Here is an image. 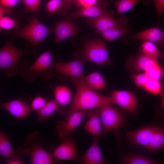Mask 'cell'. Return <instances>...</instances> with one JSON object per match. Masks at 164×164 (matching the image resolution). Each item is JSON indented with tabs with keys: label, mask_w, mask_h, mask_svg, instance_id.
Wrapping results in <instances>:
<instances>
[{
	"label": "cell",
	"mask_w": 164,
	"mask_h": 164,
	"mask_svg": "<svg viewBox=\"0 0 164 164\" xmlns=\"http://www.w3.org/2000/svg\"><path fill=\"white\" fill-rule=\"evenodd\" d=\"M56 159L64 160H76L78 155L74 141L67 138L58 146L53 153Z\"/></svg>",
	"instance_id": "5bb4252c"
},
{
	"label": "cell",
	"mask_w": 164,
	"mask_h": 164,
	"mask_svg": "<svg viewBox=\"0 0 164 164\" xmlns=\"http://www.w3.org/2000/svg\"><path fill=\"white\" fill-rule=\"evenodd\" d=\"M87 22L93 28L101 32L117 26L121 25L120 21L114 19L110 15L90 18Z\"/></svg>",
	"instance_id": "d6986e66"
},
{
	"label": "cell",
	"mask_w": 164,
	"mask_h": 164,
	"mask_svg": "<svg viewBox=\"0 0 164 164\" xmlns=\"http://www.w3.org/2000/svg\"><path fill=\"white\" fill-rule=\"evenodd\" d=\"M130 38L151 42L162 47L164 45V33L158 27L150 28L135 33Z\"/></svg>",
	"instance_id": "ac0fdd59"
},
{
	"label": "cell",
	"mask_w": 164,
	"mask_h": 164,
	"mask_svg": "<svg viewBox=\"0 0 164 164\" xmlns=\"http://www.w3.org/2000/svg\"><path fill=\"white\" fill-rule=\"evenodd\" d=\"M158 63L157 60L142 53L135 56H131L125 63L126 68L133 74L144 72Z\"/></svg>",
	"instance_id": "8fae6325"
},
{
	"label": "cell",
	"mask_w": 164,
	"mask_h": 164,
	"mask_svg": "<svg viewBox=\"0 0 164 164\" xmlns=\"http://www.w3.org/2000/svg\"><path fill=\"white\" fill-rule=\"evenodd\" d=\"M141 0H116L115 4L117 15L126 13L131 9Z\"/></svg>",
	"instance_id": "f546056e"
},
{
	"label": "cell",
	"mask_w": 164,
	"mask_h": 164,
	"mask_svg": "<svg viewBox=\"0 0 164 164\" xmlns=\"http://www.w3.org/2000/svg\"><path fill=\"white\" fill-rule=\"evenodd\" d=\"M125 164H157L160 162L140 154H133L125 156L122 160Z\"/></svg>",
	"instance_id": "484cf974"
},
{
	"label": "cell",
	"mask_w": 164,
	"mask_h": 164,
	"mask_svg": "<svg viewBox=\"0 0 164 164\" xmlns=\"http://www.w3.org/2000/svg\"><path fill=\"white\" fill-rule=\"evenodd\" d=\"M112 104L118 105L122 108L133 116L136 114L138 99L131 91L114 90L110 93Z\"/></svg>",
	"instance_id": "ba28073f"
},
{
	"label": "cell",
	"mask_w": 164,
	"mask_h": 164,
	"mask_svg": "<svg viewBox=\"0 0 164 164\" xmlns=\"http://www.w3.org/2000/svg\"><path fill=\"white\" fill-rule=\"evenodd\" d=\"M164 146V131L159 127L155 126L150 142L146 148L149 152H155L162 149Z\"/></svg>",
	"instance_id": "7402d4cb"
},
{
	"label": "cell",
	"mask_w": 164,
	"mask_h": 164,
	"mask_svg": "<svg viewBox=\"0 0 164 164\" xmlns=\"http://www.w3.org/2000/svg\"><path fill=\"white\" fill-rule=\"evenodd\" d=\"M144 72L149 77L159 80H160L163 74L162 69L159 63Z\"/></svg>",
	"instance_id": "d6a6232c"
},
{
	"label": "cell",
	"mask_w": 164,
	"mask_h": 164,
	"mask_svg": "<svg viewBox=\"0 0 164 164\" xmlns=\"http://www.w3.org/2000/svg\"><path fill=\"white\" fill-rule=\"evenodd\" d=\"M83 75L79 80H72L76 87L74 97L67 109V114L72 112L99 108L104 104H112L110 97L96 92L85 82Z\"/></svg>",
	"instance_id": "6da1fadb"
},
{
	"label": "cell",
	"mask_w": 164,
	"mask_h": 164,
	"mask_svg": "<svg viewBox=\"0 0 164 164\" xmlns=\"http://www.w3.org/2000/svg\"><path fill=\"white\" fill-rule=\"evenodd\" d=\"M11 11V8L4 7L0 4V18L5 14L10 13Z\"/></svg>",
	"instance_id": "60d3db41"
},
{
	"label": "cell",
	"mask_w": 164,
	"mask_h": 164,
	"mask_svg": "<svg viewBox=\"0 0 164 164\" xmlns=\"http://www.w3.org/2000/svg\"><path fill=\"white\" fill-rule=\"evenodd\" d=\"M46 100L40 96H37L32 100L31 103V108L36 111L41 109L46 104Z\"/></svg>",
	"instance_id": "d590c367"
},
{
	"label": "cell",
	"mask_w": 164,
	"mask_h": 164,
	"mask_svg": "<svg viewBox=\"0 0 164 164\" xmlns=\"http://www.w3.org/2000/svg\"><path fill=\"white\" fill-rule=\"evenodd\" d=\"M0 107L17 119H21L29 115L32 109L23 100L17 99L6 102H0Z\"/></svg>",
	"instance_id": "7c38bea8"
},
{
	"label": "cell",
	"mask_w": 164,
	"mask_h": 164,
	"mask_svg": "<svg viewBox=\"0 0 164 164\" xmlns=\"http://www.w3.org/2000/svg\"><path fill=\"white\" fill-rule=\"evenodd\" d=\"M15 153L7 137L0 130V156L9 158L15 156Z\"/></svg>",
	"instance_id": "83f0119b"
},
{
	"label": "cell",
	"mask_w": 164,
	"mask_h": 164,
	"mask_svg": "<svg viewBox=\"0 0 164 164\" xmlns=\"http://www.w3.org/2000/svg\"><path fill=\"white\" fill-rule=\"evenodd\" d=\"M129 30L121 25L117 26L102 32L103 38L108 41H112L127 35Z\"/></svg>",
	"instance_id": "d4e9b609"
},
{
	"label": "cell",
	"mask_w": 164,
	"mask_h": 164,
	"mask_svg": "<svg viewBox=\"0 0 164 164\" xmlns=\"http://www.w3.org/2000/svg\"><path fill=\"white\" fill-rule=\"evenodd\" d=\"M68 1L72 3V2H76V1H77V0H67Z\"/></svg>",
	"instance_id": "b9f144b4"
},
{
	"label": "cell",
	"mask_w": 164,
	"mask_h": 164,
	"mask_svg": "<svg viewBox=\"0 0 164 164\" xmlns=\"http://www.w3.org/2000/svg\"><path fill=\"white\" fill-rule=\"evenodd\" d=\"M19 24L13 19L4 15L0 18V29H18Z\"/></svg>",
	"instance_id": "1f68e13d"
},
{
	"label": "cell",
	"mask_w": 164,
	"mask_h": 164,
	"mask_svg": "<svg viewBox=\"0 0 164 164\" xmlns=\"http://www.w3.org/2000/svg\"><path fill=\"white\" fill-rule=\"evenodd\" d=\"M83 57L86 61L101 66L112 64L107 44L100 40H92L87 42L83 47Z\"/></svg>",
	"instance_id": "277c9868"
},
{
	"label": "cell",
	"mask_w": 164,
	"mask_h": 164,
	"mask_svg": "<svg viewBox=\"0 0 164 164\" xmlns=\"http://www.w3.org/2000/svg\"><path fill=\"white\" fill-rule=\"evenodd\" d=\"M85 82L95 90L107 89L105 81L101 75L98 72H94L84 77Z\"/></svg>",
	"instance_id": "cb8c5ba5"
},
{
	"label": "cell",
	"mask_w": 164,
	"mask_h": 164,
	"mask_svg": "<svg viewBox=\"0 0 164 164\" xmlns=\"http://www.w3.org/2000/svg\"><path fill=\"white\" fill-rule=\"evenodd\" d=\"M72 3L67 0H50L45 8L49 14H66L67 10L70 9Z\"/></svg>",
	"instance_id": "44dd1931"
},
{
	"label": "cell",
	"mask_w": 164,
	"mask_h": 164,
	"mask_svg": "<svg viewBox=\"0 0 164 164\" xmlns=\"http://www.w3.org/2000/svg\"><path fill=\"white\" fill-rule=\"evenodd\" d=\"M108 3L105 0L98 1L96 4L90 6L82 7L77 10L71 12V18L76 19L81 17L94 18L105 15H109L107 7Z\"/></svg>",
	"instance_id": "9c48e42d"
},
{
	"label": "cell",
	"mask_w": 164,
	"mask_h": 164,
	"mask_svg": "<svg viewBox=\"0 0 164 164\" xmlns=\"http://www.w3.org/2000/svg\"><path fill=\"white\" fill-rule=\"evenodd\" d=\"M5 162L8 164H22L23 163L20 159L15 157V156L9 158H7Z\"/></svg>",
	"instance_id": "ab89813d"
},
{
	"label": "cell",
	"mask_w": 164,
	"mask_h": 164,
	"mask_svg": "<svg viewBox=\"0 0 164 164\" xmlns=\"http://www.w3.org/2000/svg\"><path fill=\"white\" fill-rule=\"evenodd\" d=\"M132 77L135 84L138 87L143 88L149 77L145 72L132 74Z\"/></svg>",
	"instance_id": "e575fe53"
},
{
	"label": "cell",
	"mask_w": 164,
	"mask_h": 164,
	"mask_svg": "<svg viewBox=\"0 0 164 164\" xmlns=\"http://www.w3.org/2000/svg\"><path fill=\"white\" fill-rule=\"evenodd\" d=\"M42 0H22L25 8L28 11L36 12L39 11Z\"/></svg>",
	"instance_id": "836d02e7"
},
{
	"label": "cell",
	"mask_w": 164,
	"mask_h": 164,
	"mask_svg": "<svg viewBox=\"0 0 164 164\" xmlns=\"http://www.w3.org/2000/svg\"><path fill=\"white\" fill-rule=\"evenodd\" d=\"M102 127V135L121 127L124 123V117L122 112L109 103L99 108Z\"/></svg>",
	"instance_id": "8992f818"
},
{
	"label": "cell",
	"mask_w": 164,
	"mask_h": 164,
	"mask_svg": "<svg viewBox=\"0 0 164 164\" xmlns=\"http://www.w3.org/2000/svg\"><path fill=\"white\" fill-rule=\"evenodd\" d=\"M53 163L51 155L41 146L36 145L34 146L31 154V164H51Z\"/></svg>",
	"instance_id": "ffe728a7"
},
{
	"label": "cell",
	"mask_w": 164,
	"mask_h": 164,
	"mask_svg": "<svg viewBox=\"0 0 164 164\" xmlns=\"http://www.w3.org/2000/svg\"><path fill=\"white\" fill-rule=\"evenodd\" d=\"M159 80L149 77L143 88L153 94H160L162 92V86Z\"/></svg>",
	"instance_id": "4dcf8cb0"
},
{
	"label": "cell",
	"mask_w": 164,
	"mask_h": 164,
	"mask_svg": "<svg viewBox=\"0 0 164 164\" xmlns=\"http://www.w3.org/2000/svg\"><path fill=\"white\" fill-rule=\"evenodd\" d=\"M25 52L15 47L11 41L0 48V69H4L5 75L12 77L19 73L18 66Z\"/></svg>",
	"instance_id": "3957f363"
},
{
	"label": "cell",
	"mask_w": 164,
	"mask_h": 164,
	"mask_svg": "<svg viewBox=\"0 0 164 164\" xmlns=\"http://www.w3.org/2000/svg\"><path fill=\"white\" fill-rule=\"evenodd\" d=\"M60 107L55 99L51 100L47 102L41 109L36 111L37 114L41 118H47L58 110Z\"/></svg>",
	"instance_id": "f1b7e54d"
},
{
	"label": "cell",
	"mask_w": 164,
	"mask_h": 164,
	"mask_svg": "<svg viewBox=\"0 0 164 164\" xmlns=\"http://www.w3.org/2000/svg\"><path fill=\"white\" fill-rule=\"evenodd\" d=\"M152 0L154 4L159 22L164 12V0Z\"/></svg>",
	"instance_id": "8d00e7d4"
},
{
	"label": "cell",
	"mask_w": 164,
	"mask_h": 164,
	"mask_svg": "<svg viewBox=\"0 0 164 164\" xmlns=\"http://www.w3.org/2000/svg\"><path fill=\"white\" fill-rule=\"evenodd\" d=\"M22 64L19 69L20 73L27 81L31 82L36 79H43L45 73L52 68L51 50H49L41 54L29 67Z\"/></svg>",
	"instance_id": "7a4b0ae2"
},
{
	"label": "cell",
	"mask_w": 164,
	"mask_h": 164,
	"mask_svg": "<svg viewBox=\"0 0 164 164\" xmlns=\"http://www.w3.org/2000/svg\"><path fill=\"white\" fill-rule=\"evenodd\" d=\"M53 90L55 100L60 106H66L70 103L72 95L68 87L63 85H56Z\"/></svg>",
	"instance_id": "603a6c76"
},
{
	"label": "cell",
	"mask_w": 164,
	"mask_h": 164,
	"mask_svg": "<svg viewBox=\"0 0 164 164\" xmlns=\"http://www.w3.org/2000/svg\"><path fill=\"white\" fill-rule=\"evenodd\" d=\"M77 31V26L70 19L58 22L54 27L55 43L73 36Z\"/></svg>",
	"instance_id": "9a60e30c"
},
{
	"label": "cell",
	"mask_w": 164,
	"mask_h": 164,
	"mask_svg": "<svg viewBox=\"0 0 164 164\" xmlns=\"http://www.w3.org/2000/svg\"><path fill=\"white\" fill-rule=\"evenodd\" d=\"M81 161L85 164H103L105 163L99 148L98 138L94 136L91 144L81 158Z\"/></svg>",
	"instance_id": "e0dca14e"
},
{
	"label": "cell",
	"mask_w": 164,
	"mask_h": 164,
	"mask_svg": "<svg viewBox=\"0 0 164 164\" xmlns=\"http://www.w3.org/2000/svg\"><path fill=\"white\" fill-rule=\"evenodd\" d=\"M86 116L88 119L83 126L84 129L94 136H101L102 127L99 108L87 110Z\"/></svg>",
	"instance_id": "2e32d148"
},
{
	"label": "cell",
	"mask_w": 164,
	"mask_h": 164,
	"mask_svg": "<svg viewBox=\"0 0 164 164\" xmlns=\"http://www.w3.org/2000/svg\"><path fill=\"white\" fill-rule=\"evenodd\" d=\"M20 0H0V4L2 6L11 8L16 5Z\"/></svg>",
	"instance_id": "74e56055"
},
{
	"label": "cell",
	"mask_w": 164,
	"mask_h": 164,
	"mask_svg": "<svg viewBox=\"0 0 164 164\" xmlns=\"http://www.w3.org/2000/svg\"><path fill=\"white\" fill-rule=\"evenodd\" d=\"M142 53L158 60L162 58L163 54L155 43L149 41H143L141 45Z\"/></svg>",
	"instance_id": "4316f807"
},
{
	"label": "cell",
	"mask_w": 164,
	"mask_h": 164,
	"mask_svg": "<svg viewBox=\"0 0 164 164\" xmlns=\"http://www.w3.org/2000/svg\"><path fill=\"white\" fill-rule=\"evenodd\" d=\"M78 2L82 7H88L97 4L98 0H77Z\"/></svg>",
	"instance_id": "f35d334b"
},
{
	"label": "cell",
	"mask_w": 164,
	"mask_h": 164,
	"mask_svg": "<svg viewBox=\"0 0 164 164\" xmlns=\"http://www.w3.org/2000/svg\"><path fill=\"white\" fill-rule=\"evenodd\" d=\"M52 68L57 72L72 80H79L83 75V62L78 60L66 63L52 62Z\"/></svg>",
	"instance_id": "30bf717a"
},
{
	"label": "cell",
	"mask_w": 164,
	"mask_h": 164,
	"mask_svg": "<svg viewBox=\"0 0 164 164\" xmlns=\"http://www.w3.org/2000/svg\"><path fill=\"white\" fill-rule=\"evenodd\" d=\"M52 31L35 17L32 19L26 26L16 31L15 34L26 39L32 44L38 45Z\"/></svg>",
	"instance_id": "5b68a950"
},
{
	"label": "cell",
	"mask_w": 164,
	"mask_h": 164,
	"mask_svg": "<svg viewBox=\"0 0 164 164\" xmlns=\"http://www.w3.org/2000/svg\"><path fill=\"white\" fill-rule=\"evenodd\" d=\"M87 111H78L67 114L65 120L59 121L56 126L58 137L63 142L77 129L86 116Z\"/></svg>",
	"instance_id": "52a82bcc"
},
{
	"label": "cell",
	"mask_w": 164,
	"mask_h": 164,
	"mask_svg": "<svg viewBox=\"0 0 164 164\" xmlns=\"http://www.w3.org/2000/svg\"><path fill=\"white\" fill-rule=\"evenodd\" d=\"M155 127L153 126H148L127 132L126 134L127 138L131 142L146 148L151 140Z\"/></svg>",
	"instance_id": "4fadbf2b"
}]
</instances>
